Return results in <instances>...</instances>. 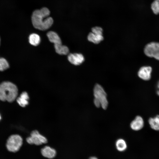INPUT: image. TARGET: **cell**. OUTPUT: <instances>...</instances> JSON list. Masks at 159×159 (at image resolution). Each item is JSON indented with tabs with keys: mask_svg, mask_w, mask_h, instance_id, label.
<instances>
[{
	"mask_svg": "<svg viewBox=\"0 0 159 159\" xmlns=\"http://www.w3.org/2000/svg\"><path fill=\"white\" fill-rule=\"evenodd\" d=\"M68 61L71 64L76 65H80L84 61L83 56L80 53L70 54L67 57Z\"/></svg>",
	"mask_w": 159,
	"mask_h": 159,
	"instance_id": "cell-8",
	"label": "cell"
},
{
	"mask_svg": "<svg viewBox=\"0 0 159 159\" xmlns=\"http://www.w3.org/2000/svg\"><path fill=\"white\" fill-rule=\"evenodd\" d=\"M157 95L159 96V90H158L157 91Z\"/></svg>",
	"mask_w": 159,
	"mask_h": 159,
	"instance_id": "cell-24",
	"label": "cell"
},
{
	"mask_svg": "<svg viewBox=\"0 0 159 159\" xmlns=\"http://www.w3.org/2000/svg\"><path fill=\"white\" fill-rule=\"evenodd\" d=\"M1 119V115H0V120Z\"/></svg>",
	"mask_w": 159,
	"mask_h": 159,
	"instance_id": "cell-25",
	"label": "cell"
},
{
	"mask_svg": "<svg viewBox=\"0 0 159 159\" xmlns=\"http://www.w3.org/2000/svg\"><path fill=\"white\" fill-rule=\"evenodd\" d=\"M89 159H98L96 157H90Z\"/></svg>",
	"mask_w": 159,
	"mask_h": 159,
	"instance_id": "cell-22",
	"label": "cell"
},
{
	"mask_svg": "<svg viewBox=\"0 0 159 159\" xmlns=\"http://www.w3.org/2000/svg\"><path fill=\"white\" fill-rule=\"evenodd\" d=\"M41 151L44 157L50 159L54 158L57 154L55 149L48 146L43 148L41 149Z\"/></svg>",
	"mask_w": 159,
	"mask_h": 159,
	"instance_id": "cell-10",
	"label": "cell"
},
{
	"mask_svg": "<svg viewBox=\"0 0 159 159\" xmlns=\"http://www.w3.org/2000/svg\"><path fill=\"white\" fill-rule=\"evenodd\" d=\"M54 47L56 52L59 54L66 55L69 52L68 47L62 44L54 45Z\"/></svg>",
	"mask_w": 159,
	"mask_h": 159,
	"instance_id": "cell-15",
	"label": "cell"
},
{
	"mask_svg": "<svg viewBox=\"0 0 159 159\" xmlns=\"http://www.w3.org/2000/svg\"><path fill=\"white\" fill-rule=\"evenodd\" d=\"M148 123L152 129L156 131H159V115L149 118Z\"/></svg>",
	"mask_w": 159,
	"mask_h": 159,
	"instance_id": "cell-14",
	"label": "cell"
},
{
	"mask_svg": "<svg viewBox=\"0 0 159 159\" xmlns=\"http://www.w3.org/2000/svg\"><path fill=\"white\" fill-rule=\"evenodd\" d=\"M145 54L148 57L159 60V43L152 42L147 44L144 49Z\"/></svg>",
	"mask_w": 159,
	"mask_h": 159,
	"instance_id": "cell-5",
	"label": "cell"
},
{
	"mask_svg": "<svg viewBox=\"0 0 159 159\" xmlns=\"http://www.w3.org/2000/svg\"><path fill=\"white\" fill-rule=\"evenodd\" d=\"M23 144V139L18 135H13L10 136L8 139L6 147L8 150L12 152L18 151Z\"/></svg>",
	"mask_w": 159,
	"mask_h": 159,
	"instance_id": "cell-4",
	"label": "cell"
},
{
	"mask_svg": "<svg viewBox=\"0 0 159 159\" xmlns=\"http://www.w3.org/2000/svg\"><path fill=\"white\" fill-rule=\"evenodd\" d=\"M18 89L16 86L9 82H4L0 84V100L9 102H13L17 98Z\"/></svg>",
	"mask_w": 159,
	"mask_h": 159,
	"instance_id": "cell-2",
	"label": "cell"
},
{
	"mask_svg": "<svg viewBox=\"0 0 159 159\" xmlns=\"http://www.w3.org/2000/svg\"><path fill=\"white\" fill-rule=\"evenodd\" d=\"M29 41L30 44L34 46H37L40 43L41 39L38 34L32 33L29 36Z\"/></svg>",
	"mask_w": 159,
	"mask_h": 159,
	"instance_id": "cell-16",
	"label": "cell"
},
{
	"mask_svg": "<svg viewBox=\"0 0 159 159\" xmlns=\"http://www.w3.org/2000/svg\"><path fill=\"white\" fill-rule=\"evenodd\" d=\"M29 96L27 92H24L16 99L19 105L22 107H24L29 104Z\"/></svg>",
	"mask_w": 159,
	"mask_h": 159,
	"instance_id": "cell-11",
	"label": "cell"
},
{
	"mask_svg": "<svg viewBox=\"0 0 159 159\" xmlns=\"http://www.w3.org/2000/svg\"><path fill=\"white\" fill-rule=\"evenodd\" d=\"M93 102L95 106L96 107L99 108L101 107V103L97 99L94 98Z\"/></svg>",
	"mask_w": 159,
	"mask_h": 159,
	"instance_id": "cell-21",
	"label": "cell"
},
{
	"mask_svg": "<svg viewBox=\"0 0 159 159\" xmlns=\"http://www.w3.org/2000/svg\"><path fill=\"white\" fill-rule=\"evenodd\" d=\"M88 40L90 42L95 44H97L103 39L102 34L95 33L92 32L90 33L87 36Z\"/></svg>",
	"mask_w": 159,
	"mask_h": 159,
	"instance_id": "cell-13",
	"label": "cell"
},
{
	"mask_svg": "<svg viewBox=\"0 0 159 159\" xmlns=\"http://www.w3.org/2000/svg\"><path fill=\"white\" fill-rule=\"evenodd\" d=\"M27 142L30 144L39 145L47 142L46 137L41 134L37 130L33 131L30 135L26 139Z\"/></svg>",
	"mask_w": 159,
	"mask_h": 159,
	"instance_id": "cell-6",
	"label": "cell"
},
{
	"mask_svg": "<svg viewBox=\"0 0 159 159\" xmlns=\"http://www.w3.org/2000/svg\"><path fill=\"white\" fill-rule=\"evenodd\" d=\"M92 32L95 33L102 34V30L99 27H95L92 29Z\"/></svg>",
	"mask_w": 159,
	"mask_h": 159,
	"instance_id": "cell-20",
	"label": "cell"
},
{
	"mask_svg": "<svg viewBox=\"0 0 159 159\" xmlns=\"http://www.w3.org/2000/svg\"><path fill=\"white\" fill-rule=\"evenodd\" d=\"M157 87L158 88V90H159V81L158 82V83Z\"/></svg>",
	"mask_w": 159,
	"mask_h": 159,
	"instance_id": "cell-23",
	"label": "cell"
},
{
	"mask_svg": "<svg viewBox=\"0 0 159 159\" xmlns=\"http://www.w3.org/2000/svg\"><path fill=\"white\" fill-rule=\"evenodd\" d=\"M47 36L49 41L53 43L54 45L62 44L60 37L55 32L52 31L49 32L47 34Z\"/></svg>",
	"mask_w": 159,
	"mask_h": 159,
	"instance_id": "cell-12",
	"label": "cell"
},
{
	"mask_svg": "<svg viewBox=\"0 0 159 159\" xmlns=\"http://www.w3.org/2000/svg\"><path fill=\"white\" fill-rule=\"evenodd\" d=\"M115 145L117 150L120 152L125 151L127 147L126 141L122 139L117 140L115 143Z\"/></svg>",
	"mask_w": 159,
	"mask_h": 159,
	"instance_id": "cell-17",
	"label": "cell"
},
{
	"mask_svg": "<svg viewBox=\"0 0 159 159\" xmlns=\"http://www.w3.org/2000/svg\"></svg>",
	"mask_w": 159,
	"mask_h": 159,
	"instance_id": "cell-26",
	"label": "cell"
},
{
	"mask_svg": "<svg viewBox=\"0 0 159 159\" xmlns=\"http://www.w3.org/2000/svg\"><path fill=\"white\" fill-rule=\"evenodd\" d=\"M144 125V121L143 118L138 115L131 122L130 127L134 130L138 131L141 129Z\"/></svg>",
	"mask_w": 159,
	"mask_h": 159,
	"instance_id": "cell-9",
	"label": "cell"
},
{
	"mask_svg": "<svg viewBox=\"0 0 159 159\" xmlns=\"http://www.w3.org/2000/svg\"><path fill=\"white\" fill-rule=\"evenodd\" d=\"M151 7L154 14H159V0H154L151 4Z\"/></svg>",
	"mask_w": 159,
	"mask_h": 159,
	"instance_id": "cell-18",
	"label": "cell"
},
{
	"mask_svg": "<svg viewBox=\"0 0 159 159\" xmlns=\"http://www.w3.org/2000/svg\"><path fill=\"white\" fill-rule=\"evenodd\" d=\"M152 68L150 66H143L141 67L138 72V77L144 80H148L151 77Z\"/></svg>",
	"mask_w": 159,
	"mask_h": 159,
	"instance_id": "cell-7",
	"label": "cell"
},
{
	"mask_svg": "<svg viewBox=\"0 0 159 159\" xmlns=\"http://www.w3.org/2000/svg\"><path fill=\"white\" fill-rule=\"evenodd\" d=\"M9 65L7 61L4 58L0 57V71H3L9 68Z\"/></svg>",
	"mask_w": 159,
	"mask_h": 159,
	"instance_id": "cell-19",
	"label": "cell"
},
{
	"mask_svg": "<svg viewBox=\"0 0 159 159\" xmlns=\"http://www.w3.org/2000/svg\"><path fill=\"white\" fill-rule=\"evenodd\" d=\"M94 98L100 102L101 107L104 110L106 109L108 105L107 95L103 87L99 84H96L93 89Z\"/></svg>",
	"mask_w": 159,
	"mask_h": 159,
	"instance_id": "cell-3",
	"label": "cell"
},
{
	"mask_svg": "<svg viewBox=\"0 0 159 159\" xmlns=\"http://www.w3.org/2000/svg\"><path fill=\"white\" fill-rule=\"evenodd\" d=\"M50 14L49 10L46 7L34 11L32 16V22L34 26L41 30L49 28L53 22V19L48 17Z\"/></svg>",
	"mask_w": 159,
	"mask_h": 159,
	"instance_id": "cell-1",
	"label": "cell"
}]
</instances>
